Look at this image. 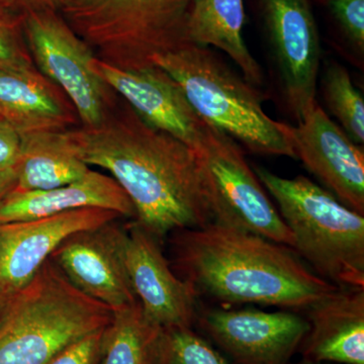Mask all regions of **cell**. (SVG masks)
<instances>
[{"mask_svg": "<svg viewBox=\"0 0 364 364\" xmlns=\"http://www.w3.org/2000/svg\"><path fill=\"white\" fill-rule=\"evenodd\" d=\"M64 134L85 164L111 174L133 203L136 221L158 241L213 222L196 151L146 124L128 105L100 126Z\"/></svg>", "mask_w": 364, "mask_h": 364, "instance_id": "obj_1", "label": "cell"}, {"mask_svg": "<svg viewBox=\"0 0 364 364\" xmlns=\"http://www.w3.org/2000/svg\"><path fill=\"white\" fill-rule=\"evenodd\" d=\"M172 234L181 279L222 305L299 312L338 287L311 272L293 249L260 235L214 222Z\"/></svg>", "mask_w": 364, "mask_h": 364, "instance_id": "obj_2", "label": "cell"}, {"mask_svg": "<svg viewBox=\"0 0 364 364\" xmlns=\"http://www.w3.org/2000/svg\"><path fill=\"white\" fill-rule=\"evenodd\" d=\"M112 318L109 306L78 291L48 259L0 314V364H47Z\"/></svg>", "mask_w": 364, "mask_h": 364, "instance_id": "obj_3", "label": "cell"}, {"mask_svg": "<svg viewBox=\"0 0 364 364\" xmlns=\"http://www.w3.org/2000/svg\"><path fill=\"white\" fill-rule=\"evenodd\" d=\"M254 173L274 198L294 252L339 287H364V217L305 176L284 178L262 166Z\"/></svg>", "mask_w": 364, "mask_h": 364, "instance_id": "obj_4", "label": "cell"}, {"mask_svg": "<svg viewBox=\"0 0 364 364\" xmlns=\"http://www.w3.org/2000/svg\"><path fill=\"white\" fill-rule=\"evenodd\" d=\"M181 86L205 123L254 154L296 159L287 124L265 114L253 85L235 73L208 48L188 44L153 60Z\"/></svg>", "mask_w": 364, "mask_h": 364, "instance_id": "obj_5", "label": "cell"}, {"mask_svg": "<svg viewBox=\"0 0 364 364\" xmlns=\"http://www.w3.org/2000/svg\"><path fill=\"white\" fill-rule=\"evenodd\" d=\"M191 1L75 0L59 11L98 59L136 70L189 44L186 20Z\"/></svg>", "mask_w": 364, "mask_h": 364, "instance_id": "obj_6", "label": "cell"}, {"mask_svg": "<svg viewBox=\"0 0 364 364\" xmlns=\"http://www.w3.org/2000/svg\"><path fill=\"white\" fill-rule=\"evenodd\" d=\"M21 23L36 68L65 93L81 126L104 123L116 109L117 95L95 70L90 45L56 9L21 11Z\"/></svg>", "mask_w": 364, "mask_h": 364, "instance_id": "obj_7", "label": "cell"}, {"mask_svg": "<svg viewBox=\"0 0 364 364\" xmlns=\"http://www.w3.org/2000/svg\"><path fill=\"white\" fill-rule=\"evenodd\" d=\"M196 151L207 186L213 222L260 235L293 249L291 231L249 166L239 144L210 127Z\"/></svg>", "mask_w": 364, "mask_h": 364, "instance_id": "obj_8", "label": "cell"}, {"mask_svg": "<svg viewBox=\"0 0 364 364\" xmlns=\"http://www.w3.org/2000/svg\"><path fill=\"white\" fill-rule=\"evenodd\" d=\"M109 224L112 239L145 317L161 328H191L198 315L195 287L177 277L157 239L138 222Z\"/></svg>", "mask_w": 364, "mask_h": 364, "instance_id": "obj_9", "label": "cell"}, {"mask_svg": "<svg viewBox=\"0 0 364 364\" xmlns=\"http://www.w3.org/2000/svg\"><path fill=\"white\" fill-rule=\"evenodd\" d=\"M287 105L298 123L316 104L321 45L310 0H257Z\"/></svg>", "mask_w": 364, "mask_h": 364, "instance_id": "obj_10", "label": "cell"}, {"mask_svg": "<svg viewBox=\"0 0 364 364\" xmlns=\"http://www.w3.org/2000/svg\"><path fill=\"white\" fill-rule=\"evenodd\" d=\"M196 320L237 364H289L309 331L306 318L286 310L207 309Z\"/></svg>", "mask_w": 364, "mask_h": 364, "instance_id": "obj_11", "label": "cell"}, {"mask_svg": "<svg viewBox=\"0 0 364 364\" xmlns=\"http://www.w3.org/2000/svg\"><path fill=\"white\" fill-rule=\"evenodd\" d=\"M121 218L114 210L81 208L63 214L0 224V291L11 296L35 277L72 235Z\"/></svg>", "mask_w": 364, "mask_h": 364, "instance_id": "obj_12", "label": "cell"}, {"mask_svg": "<svg viewBox=\"0 0 364 364\" xmlns=\"http://www.w3.org/2000/svg\"><path fill=\"white\" fill-rule=\"evenodd\" d=\"M287 132L296 159L340 202L364 215V153L358 144L318 102L298 126L287 124Z\"/></svg>", "mask_w": 364, "mask_h": 364, "instance_id": "obj_13", "label": "cell"}, {"mask_svg": "<svg viewBox=\"0 0 364 364\" xmlns=\"http://www.w3.org/2000/svg\"><path fill=\"white\" fill-rule=\"evenodd\" d=\"M95 68L146 124L193 149L200 145L210 126L196 114L168 73L156 65L127 70L105 63L97 57Z\"/></svg>", "mask_w": 364, "mask_h": 364, "instance_id": "obj_14", "label": "cell"}, {"mask_svg": "<svg viewBox=\"0 0 364 364\" xmlns=\"http://www.w3.org/2000/svg\"><path fill=\"white\" fill-rule=\"evenodd\" d=\"M109 224L72 235L50 259L78 291L114 312L139 301L112 239Z\"/></svg>", "mask_w": 364, "mask_h": 364, "instance_id": "obj_15", "label": "cell"}, {"mask_svg": "<svg viewBox=\"0 0 364 364\" xmlns=\"http://www.w3.org/2000/svg\"><path fill=\"white\" fill-rule=\"evenodd\" d=\"M299 350L313 363L364 364V287H337L306 311Z\"/></svg>", "mask_w": 364, "mask_h": 364, "instance_id": "obj_16", "label": "cell"}, {"mask_svg": "<svg viewBox=\"0 0 364 364\" xmlns=\"http://www.w3.org/2000/svg\"><path fill=\"white\" fill-rule=\"evenodd\" d=\"M0 117L21 136L77 127V112L58 86L37 68L0 69Z\"/></svg>", "mask_w": 364, "mask_h": 364, "instance_id": "obj_17", "label": "cell"}, {"mask_svg": "<svg viewBox=\"0 0 364 364\" xmlns=\"http://www.w3.org/2000/svg\"><path fill=\"white\" fill-rule=\"evenodd\" d=\"M90 208L114 210L121 217L136 219L133 203L116 181L90 168L78 181L60 188L9 193L0 203V224Z\"/></svg>", "mask_w": 364, "mask_h": 364, "instance_id": "obj_18", "label": "cell"}, {"mask_svg": "<svg viewBox=\"0 0 364 364\" xmlns=\"http://www.w3.org/2000/svg\"><path fill=\"white\" fill-rule=\"evenodd\" d=\"M244 23L243 0H191L186 36L189 44L222 50L238 65L247 82L261 85L262 70L244 41Z\"/></svg>", "mask_w": 364, "mask_h": 364, "instance_id": "obj_19", "label": "cell"}, {"mask_svg": "<svg viewBox=\"0 0 364 364\" xmlns=\"http://www.w3.org/2000/svg\"><path fill=\"white\" fill-rule=\"evenodd\" d=\"M90 169L72 149L64 131L21 136L16 186L11 193L60 188L78 181Z\"/></svg>", "mask_w": 364, "mask_h": 364, "instance_id": "obj_20", "label": "cell"}, {"mask_svg": "<svg viewBox=\"0 0 364 364\" xmlns=\"http://www.w3.org/2000/svg\"><path fill=\"white\" fill-rule=\"evenodd\" d=\"M161 330L145 317L139 303L114 311L98 364H155Z\"/></svg>", "mask_w": 364, "mask_h": 364, "instance_id": "obj_21", "label": "cell"}, {"mask_svg": "<svg viewBox=\"0 0 364 364\" xmlns=\"http://www.w3.org/2000/svg\"><path fill=\"white\" fill-rule=\"evenodd\" d=\"M326 104L354 143L364 142V100L344 67L331 64L323 79Z\"/></svg>", "mask_w": 364, "mask_h": 364, "instance_id": "obj_22", "label": "cell"}, {"mask_svg": "<svg viewBox=\"0 0 364 364\" xmlns=\"http://www.w3.org/2000/svg\"><path fill=\"white\" fill-rule=\"evenodd\" d=\"M155 364H231L191 328L162 329Z\"/></svg>", "mask_w": 364, "mask_h": 364, "instance_id": "obj_23", "label": "cell"}, {"mask_svg": "<svg viewBox=\"0 0 364 364\" xmlns=\"http://www.w3.org/2000/svg\"><path fill=\"white\" fill-rule=\"evenodd\" d=\"M0 69H36L23 36L21 13L0 16Z\"/></svg>", "mask_w": 364, "mask_h": 364, "instance_id": "obj_24", "label": "cell"}, {"mask_svg": "<svg viewBox=\"0 0 364 364\" xmlns=\"http://www.w3.org/2000/svg\"><path fill=\"white\" fill-rule=\"evenodd\" d=\"M345 39L359 54L364 52V0H326Z\"/></svg>", "mask_w": 364, "mask_h": 364, "instance_id": "obj_25", "label": "cell"}, {"mask_svg": "<svg viewBox=\"0 0 364 364\" xmlns=\"http://www.w3.org/2000/svg\"><path fill=\"white\" fill-rule=\"evenodd\" d=\"M105 328L69 345L47 364H98Z\"/></svg>", "mask_w": 364, "mask_h": 364, "instance_id": "obj_26", "label": "cell"}, {"mask_svg": "<svg viewBox=\"0 0 364 364\" xmlns=\"http://www.w3.org/2000/svg\"><path fill=\"white\" fill-rule=\"evenodd\" d=\"M21 149L20 133L0 117V171L16 168Z\"/></svg>", "mask_w": 364, "mask_h": 364, "instance_id": "obj_27", "label": "cell"}, {"mask_svg": "<svg viewBox=\"0 0 364 364\" xmlns=\"http://www.w3.org/2000/svg\"><path fill=\"white\" fill-rule=\"evenodd\" d=\"M21 11L56 9L59 11L61 0H14Z\"/></svg>", "mask_w": 364, "mask_h": 364, "instance_id": "obj_28", "label": "cell"}, {"mask_svg": "<svg viewBox=\"0 0 364 364\" xmlns=\"http://www.w3.org/2000/svg\"><path fill=\"white\" fill-rule=\"evenodd\" d=\"M16 179V168L0 171V200L14 191Z\"/></svg>", "mask_w": 364, "mask_h": 364, "instance_id": "obj_29", "label": "cell"}, {"mask_svg": "<svg viewBox=\"0 0 364 364\" xmlns=\"http://www.w3.org/2000/svg\"><path fill=\"white\" fill-rule=\"evenodd\" d=\"M21 13L14 0H0V16H13V14Z\"/></svg>", "mask_w": 364, "mask_h": 364, "instance_id": "obj_30", "label": "cell"}, {"mask_svg": "<svg viewBox=\"0 0 364 364\" xmlns=\"http://www.w3.org/2000/svg\"><path fill=\"white\" fill-rule=\"evenodd\" d=\"M9 296H11L0 291V314L4 311V306H6L7 301H9Z\"/></svg>", "mask_w": 364, "mask_h": 364, "instance_id": "obj_31", "label": "cell"}, {"mask_svg": "<svg viewBox=\"0 0 364 364\" xmlns=\"http://www.w3.org/2000/svg\"><path fill=\"white\" fill-rule=\"evenodd\" d=\"M289 364H322V363H313V361L306 360V359H301V361H298V363H289Z\"/></svg>", "mask_w": 364, "mask_h": 364, "instance_id": "obj_32", "label": "cell"}, {"mask_svg": "<svg viewBox=\"0 0 364 364\" xmlns=\"http://www.w3.org/2000/svg\"><path fill=\"white\" fill-rule=\"evenodd\" d=\"M71 1H75V0H61V4H60V7L63 6V4H68V2H71ZM60 7H59V9H60Z\"/></svg>", "mask_w": 364, "mask_h": 364, "instance_id": "obj_33", "label": "cell"}, {"mask_svg": "<svg viewBox=\"0 0 364 364\" xmlns=\"http://www.w3.org/2000/svg\"><path fill=\"white\" fill-rule=\"evenodd\" d=\"M1 200H0V203H1Z\"/></svg>", "mask_w": 364, "mask_h": 364, "instance_id": "obj_34", "label": "cell"}]
</instances>
